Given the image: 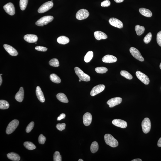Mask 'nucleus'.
Returning <instances> with one entry per match:
<instances>
[{
    "mask_svg": "<svg viewBox=\"0 0 161 161\" xmlns=\"http://www.w3.org/2000/svg\"><path fill=\"white\" fill-rule=\"evenodd\" d=\"M53 160L54 161H62V157L60 153L58 151L55 152L53 156Z\"/></svg>",
    "mask_w": 161,
    "mask_h": 161,
    "instance_id": "36",
    "label": "nucleus"
},
{
    "mask_svg": "<svg viewBox=\"0 0 161 161\" xmlns=\"http://www.w3.org/2000/svg\"><path fill=\"white\" fill-rule=\"evenodd\" d=\"M2 82V79L1 76H0V86L1 85Z\"/></svg>",
    "mask_w": 161,
    "mask_h": 161,
    "instance_id": "48",
    "label": "nucleus"
},
{
    "mask_svg": "<svg viewBox=\"0 0 161 161\" xmlns=\"http://www.w3.org/2000/svg\"><path fill=\"white\" fill-rule=\"evenodd\" d=\"M124 0H114L115 2L117 3H120L122 2Z\"/></svg>",
    "mask_w": 161,
    "mask_h": 161,
    "instance_id": "46",
    "label": "nucleus"
},
{
    "mask_svg": "<svg viewBox=\"0 0 161 161\" xmlns=\"http://www.w3.org/2000/svg\"><path fill=\"white\" fill-rule=\"evenodd\" d=\"M35 49L38 51L44 52L47 51V48L45 47L37 46L35 47Z\"/></svg>",
    "mask_w": 161,
    "mask_h": 161,
    "instance_id": "41",
    "label": "nucleus"
},
{
    "mask_svg": "<svg viewBox=\"0 0 161 161\" xmlns=\"http://www.w3.org/2000/svg\"><path fill=\"white\" fill-rule=\"evenodd\" d=\"M104 140L107 145L113 147L118 146V142L112 135L110 134H106L104 137Z\"/></svg>",
    "mask_w": 161,
    "mask_h": 161,
    "instance_id": "1",
    "label": "nucleus"
},
{
    "mask_svg": "<svg viewBox=\"0 0 161 161\" xmlns=\"http://www.w3.org/2000/svg\"><path fill=\"white\" fill-rule=\"evenodd\" d=\"M105 88V86L104 85L100 84L94 87L91 90L90 94L91 96H94L102 92Z\"/></svg>",
    "mask_w": 161,
    "mask_h": 161,
    "instance_id": "12",
    "label": "nucleus"
},
{
    "mask_svg": "<svg viewBox=\"0 0 161 161\" xmlns=\"http://www.w3.org/2000/svg\"><path fill=\"white\" fill-rule=\"evenodd\" d=\"M109 22L112 26L119 28L123 27V24L122 22L117 19L112 18H110Z\"/></svg>",
    "mask_w": 161,
    "mask_h": 161,
    "instance_id": "13",
    "label": "nucleus"
},
{
    "mask_svg": "<svg viewBox=\"0 0 161 161\" xmlns=\"http://www.w3.org/2000/svg\"><path fill=\"white\" fill-rule=\"evenodd\" d=\"M75 71L79 79L85 82H89L90 80V77L88 75L85 73L79 67H76L74 68Z\"/></svg>",
    "mask_w": 161,
    "mask_h": 161,
    "instance_id": "2",
    "label": "nucleus"
},
{
    "mask_svg": "<svg viewBox=\"0 0 161 161\" xmlns=\"http://www.w3.org/2000/svg\"><path fill=\"white\" fill-rule=\"evenodd\" d=\"M66 117V115L64 113H63L61 114L60 116H59L57 118V121H60L62 119H64Z\"/></svg>",
    "mask_w": 161,
    "mask_h": 161,
    "instance_id": "44",
    "label": "nucleus"
},
{
    "mask_svg": "<svg viewBox=\"0 0 161 161\" xmlns=\"http://www.w3.org/2000/svg\"><path fill=\"white\" fill-rule=\"evenodd\" d=\"M152 38V33H149L146 35L144 39V42L146 44H148L151 41Z\"/></svg>",
    "mask_w": 161,
    "mask_h": 161,
    "instance_id": "37",
    "label": "nucleus"
},
{
    "mask_svg": "<svg viewBox=\"0 0 161 161\" xmlns=\"http://www.w3.org/2000/svg\"><path fill=\"white\" fill-rule=\"evenodd\" d=\"M130 52L132 55L137 59L141 62L144 61V59L139 51L136 48L131 47L130 49Z\"/></svg>",
    "mask_w": 161,
    "mask_h": 161,
    "instance_id": "8",
    "label": "nucleus"
},
{
    "mask_svg": "<svg viewBox=\"0 0 161 161\" xmlns=\"http://www.w3.org/2000/svg\"><path fill=\"white\" fill-rule=\"evenodd\" d=\"M46 140V138L42 134L40 135L38 138L39 143L44 144L45 143Z\"/></svg>",
    "mask_w": 161,
    "mask_h": 161,
    "instance_id": "40",
    "label": "nucleus"
},
{
    "mask_svg": "<svg viewBox=\"0 0 161 161\" xmlns=\"http://www.w3.org/2000/svg\"><path fill=\"white\" fill-rule=\"evenodd\" d=\"M121 75L126 78L127 79H132L133 78V76L129 73L127 71L124 70L121 71Z\"/></svg>",
    "mask_w": 161,
    "mask_h": 161,
    "instance_id": "34",
    "label": "nucleus"
},
{
    "mask_svg": "<svg viewBox=\"0 0 161 161\" xmlns=\"http://www.w3.org/2000/svg\"><path fill=\"white\" fill-rule=\"evenodd\" d=\"M8 158L12 161H18L20 160V157L17 154L14 152H11L7 155Z\"/></svg>",
    "mask_w": 161,
    "mask_h": 161,
    "instance_id": "25",
    "label": "nucleus"
},
{
    "mask_svg": "<svg viewBox=\"0 0 161 161\" xmlns=\"http://www.w3.org/2000/svg\"><path fill=\"white\" fill-rule=\"evenodd\" d=\"M122 101V99L121 98L115 97L112 98L108 100L107 102V104L109 105L110 108H113L121 104Z\"/></svg>",
    "mask_w": 161,
    "mask_h": 161,
    "instance_id": "10",
    "label": "nucleus"
},
{
    "mask_svg": "<svg viewBox=\"0 0 161 161\" xmlns=\"http://www.w3.org/2000/svg\"><path fill=\"white\" fill-rule=\"evenodd\" d=\"M111 5V2L109 0H105L101 3V6L103 7H107Z\"/></svg>",
    "mask_w": 161,
    "mask_h": 161,
    "instance_id": "42",
    "label": "nucleus"
},
{
    "mask_svg": "<svg viewBox=\"0 0 161 161\" xmlns=\"http://www.w3.org/2000/svg\"><path fill=\"white\" fill-rule=\"evenodd\" d=\"M157 41L158 45L161 47V31L159 32L157 34Z\"/></svg>",
    "mask_w": 161,
    "mask_h": 161,
    "instance_id": "43",
    "label": "nucleus"
},
{
    "mask_svg": "<svg viewBox=\"0 0 161 161\" xmlns=\"http://www.w3.org/2000/svg\"><path fill=\"white\" fill-rule=\"evenodd\" d=\"M53 19V17L52 16H44L37 20L35 24L38 26H43L51 22Z\"/></svg>",
    "mask_w": 161,
    "mask_h": 161,
    "instance_id": "3",
    "label": "nucleus"
},
{
    "mask_svg": "<svg viewBox=\"0 0 161 161\" xmlns=\"http://www.w3.org/2000/svg\"><path fill=\"white\" fill-rule=\"evenodd\" d=\"M19 122L17 120L15 119L12 121L8 124L6 128V133L7 134H10L14 132L17 128Z\"/></svg>",
    "mask_w": 161,
    "mask_h": 161,
    "instance_id": "4",
    "label": "nucleus"
},
{
    "mask_svg": "<svg viewBox=\"0 0 161 161\" xmlns=\"http://www.w3.org/2000/svg\"><path fill=\"white\" fill-rule=\"evenodd\" d=\"M112 123L115 126L122 128H126L127 126L126 122L124 120L121 119H114L112 121Z\"/></svg>",
    "mask_w": 161,
    "mask_h": 161,
    "instance_id": "15",
    "label": "nucleus"
},
{
    "mask_svg": "<svg viewBox=\"0 0 161 161\" xmlns=\"http://www.w3.org/2000/svg\"><path fill=\"white\" fill-rule=\"evenodd\" d=\"M51 1L52 2H53V0H52V1Z\"/></svg>",
    "mask_w": 161,
    "mask_h": 161,
    "instance_id": "52",
    "label": "nucleus"
},
{
    "mask_svg": "<svg viewBox=\"0 0 161 161\" xmlns=\"http://www.w3.org/2000/svg\"><path fill=\"white\" fill-rule=\"evenodd\" d=\"M9 103L6 101L1 100H0V109H6L9 108Z\"/></svg>",
    "mask_w": 161,
    "mask_h": 161,
    "instance_id": "30",
    "label": "nucleus"
},
{
    "mask_svg": "<svg viewBox=\"0 0 161 161\" xmlns=\"http://www.w3.org/2000/svg\"><path fill=\"white\" fill-rule=\"evenodd\" d=\"M24 147L28 150H33L36 148V146L33 143L30 142H25L24 143Z\"/></svg>",
    "mask_w": 161,
    "mask_h": 161,
    "instance_id": "29",
    "label": "nucleus"
},
{
    "mask_svg": "<svg viewBox=\"0 0 161 161\" xmlns=\"http://www.w3.org/2000/svg\"><path fill=\"white\" fill-rule=\"evenodd\" d=\"M93 57V52L92 51H89L86 54L84 58V60L85 62L88 63L90 61Z\"/></svg>",
    "mask_w": 161,
    "mask_h": 161,
    "instance_id": "31",
    "label": "nucleus"
},
{
    "mask_svg": "<svg viewBox=\"0 0 161 161\" xmlns=\"http://www.w3.org/2000/svg\"><path fill=\"white\" fill-rule=\"evenodd\" d=\"M57 99L61 102L64 103H68L69 101L66 96L62 93H59L57 95Z\"/></svg>",
    "mask_w": 161,
    "mask_h": 161,
    "instance_id": "23",
    "label": "nucleus"
},
{
    "mask_svg": "<svg viewBox=\"0 0 161 161\" xmlns=\"http://www.w3.org/2000/svg\"><path fill=\"white\" fill-rule=\"evenodd\" d=\"M99 149V145L97 142L94 141L91 144L90 150L91 152L93 153H96Z\"/></svg>",
    "mask_w": 161,
    "mask_h": 161,
    "instance_id": "28",
    "label": "nucleus"
},
{
    "mask_svg": "<svg viewBox=\"0 0 161 161\" xmlns=\"http://www.w3.org/2000/svg\"><path fill=\"white\" fill-rule=\"evenodd\" d=\"M3 8L6 12L8 14L13 16L15 13V8L12 3H9L4 5Z\"/></svg>",
    "mask_w": 161,
    "mask_h": 161,
    "instance_id": "9",
    "label": "nucleus"
},
{
    "mask_svg": "<svg viewBox=\"0 0 161 161\" xmlns=\"http://www.w3.org/2000/svg\"><path fill=\"white\" fill-rule=\"evenodd\" d=\"M24 96V91L23 87L20 88L19 91L17 93L15 96V99L19 102H21L23 100Z\"/></svg>",
    "mask_w": 161,
    "mask_h": 161,
    "instance_id": "20",
    "label": "nucleus"
},
{
    "mask_svg": "<svg viewBox=\"0 0 161 161\" xmlns=\"http://www.w3.org/2000/svg\"><path fill=\"white\" fill-rule=\"evenodd\" d=\"M3 47L6 51L10 55L13 56H16L18 55L17 51L11 46L4 44L3 45Z\"/></svg>",
    "mask_w": 161,
    "mask_h": 161,
    "instance_id": "14",
    "label": "nucleus"
},
{
    "mask_svg": "<svg viewBox=\"0 0 161 161\" xmlns=\"http://www.w3.org/2000/svg\"><path fill=\"white\" fill-rule=\"evenodd\" d=\"M142 127L144 133L147 134L150 131L151 128V123L148 118H145L142 121Z\"/></svg>",
    "mask_w": 161,
    "mask_h": 161,
    "instance_id": "7",
    "label": "nucleus"
},
{
    "mask_svg": "<svg viewBox=\"0 0 161 161\" xmlns=\"http://www.w3.org/2000/svg\"><path fill=\"white\" fill-rule=\"evenodd\" d=\"M79 161H83V160L82 159H79L78 160Z\"/></svg>",
    "mask_w": 161,
    "mask_h": 161,
    "instance_id": "49",
    "label": "nucleus"
},
{
    "mask_svg": "<svg viewBox=\"0 0 161 161\" xmlns=\"http://www.w3.org/2000/svg\"><path fill=\"white\" fill-rule=\"evenodd\" d=\"M92 121V116L90 113L87 112L84 114L83 116V121L86 126H89Z\"/></svg>",
    "mask_w": 161,
    "mask_h": 161,
    "instance_id": "16",
    "label": "nucleus"
},
{
    "mask_svg": "<svg viewBox=\"0 0 161 161\" xmlns=\"http://www.w3.org/2000/svg\"><path fill=\"white\" fill-rule=\"evenodd\" d=\"M95 38L98 40L102 39H106L107 38V35L104 32L97 31L95 32L94 33Z\"/></svg>",
    "mask_w": 161,
    "mask_h": 161,
    "instance_id": "21",
    "label": "nucleus"
},
{
    "mask_svg": "<svg viewBox=\"0 0 161 161\" xmlns=\"http://www.w3.org/2000/svg\"><path fill=\"white\" fill-rule=\"evenodd\" d=\"M53 3L51 1H49L44 3L38 10L39 13H41L46 12L51 9L53 6Z\"/></svg>",
    "mask_w": 161,
    "mask_h": 161,
    "instance_id": "5",
    "label": "nucleus"
},
{
    "mask_svg": "<svg viewBox=\"0 0 161 161\" xmlns=\"http://www.w3.org/2000/svg\"><path fill=\"white\" fill-rule=\"evenodd\" d=\"M24 40L29 43H35L38 40V37L33 34H27L24 37Z\"/></svg>",
    "mask_w": 161,
    "mask_h": 161,
    "instance_id": "18",
    "label": "nucleus"
},
{
    "mask_svg": "<svg viewBox=\"0 0 161 161\" xmlns=\"http://www.w3.org/2000/svg\"><path fill=\"white\" fill-rule=\"evenodd\" d=\"M139 11L143 16L146 17H150L152 16V13L150 10L144 8H141L139 9Z\"/></svg>",
    "mask_w": 161,
    "mask_h": 161,
    "instance_id": "22",
    "label": "nucleus"
},
{
    "mask_svg": "<svg viewBox=\"0 0 161 161\" xmlns=\"http://www.w3.org/2000/svg\"><path fill=\"white\" fill-rule=\"evenodd\" d=\"M2 75V74H1V75Z\"/></svg>",
    "mask_w": 161,
    "mask_h": 161,
    "instance_id": "53",
    "label": "nucleus"
},
{
    "mask_svg": "<svg viewBox=\"0 0 161 161\" xmlns=\"http://www.w3.org/2000/svg\"><path fill=\"white\" fill-rule=\"evenodd\" d=\"M157 145L159 147H161V138L158 140L157 143Z\"/></svg>",
    "mask_w": 161,
    "mask_h": 161,
    "instance_id": "45",
    "label": "nucleus"
},
{
    "mask_svg": "<svg viewBox=\"0 0 161 161\" xmlns=\"http://www.w3.org/2000/svg\"><path fill=\"white\" fill-rule=\"evenodd\" d=\"M34 125V123L32 121L27 126L26 129V131L27 133H29L33 129Z\"/></svg>",
    "mask_w": 161,
    "mask_h": 161,
    "instance_id": "38",
    "label": "nucleus"
},
{
    "mask_svg": "<svg viewBox=\"0 0 161 161\" xmlns=\"http://www.w3.org/2000/svg\"><path fill=\"white\" fill-rule=\"evenodd\" d=\"M117 60V59L116 57L110 55L105 56L102 59V61L106 63H112L116 62Z\"/></svg>",
    "mask_w": 161,
    "mask_h": 161,
    "instance_id": "17",
    "label": "nucleus"
},
{
    "mask_svg": "<svg viewBox=\"0 0 161 161\" xmlns=\"http://www.w3.org/2000/svg\"><path fill=\"white\" fill-rule=\"evenodd\" d=\"M36 94L37 97L41 102L43 103L45 99L43 92L40 87L37 86L36 88Z\"/></svg>",
    "mask_w": 161,
    "mask_h": 161,
    "instance_id": "19",
    "label": "nucleus"
},
{
    "mask_svg": "<svg viewBox=\"0 0 161 161\" xmlns=\"http://www.w3.org/2000/svg\"><path fill=\"white\" fill-rule=\"evenodd\" d=\"M66 127V124L64 123H62V124L58 123L56 126L58 130L62 131V130L65 129Z\"/></svg>",
    "mask_w": 161,
    "mask_h": 161,
    "instance_id": "39",
    "label": "nucleus"
},
{
    "mask_svg": "<svg viewBox=\"0 0 161 161\" xmlns=\"http://www.w3.org/2000/svg\"><path fill=\"white\" fill-rule=\"evenodd\" d=\"M35 44H37V42H35Z\"/></svg>",
    "mask_w": 161,
    "mask_h": 161,
    "instance_id": "54",
    "label": "nucleus"
},
{
    "mask_svg": "<svg viewBox=\"0 0 161 161\" xmlns=\"http://www.w3.org/2000/svg\"><path fill=\"white\" fill-rule=\"evenodd\" d=\"M82 81V80H81V79H79V82H81V81Z\"/></svg>",
    "mask_w": 161,
    "mask_h": 161,
    "instance_id": "51",
    "label": "nucleus"
},
{
    "mask_svg": "<svg viewBox=\"0 0 161 161\" xmlns=\"http://www.w3.org/2000/svg\"><path fill=\"white\" fill-rule=\"evenodd\" d=\"M135 29L137 34L138 35H140L143 34L145 31V28L143 26L137 25L135 26Z\"/></svg>",
    "mask_w": 161,
    "mask_h": 161,
    "instance_id": "26",
    "label": "nucleus"
},
{
    "mask_svg": "<svg viewBox=\"0 0 161 161\" xmlns=\"http://www.w3.org/2000/svg\"><path fill=\"white\" fill-rule=\"evenodd\" d=\"M142 160L141 159L139 158H137L136 159H134V160H132V161H142Z\"/></svg>",
    "mask_w": 161,
    "mask_h": 161,
    "instance_id": "47",
    "label": "nucleus"
},
{
    "mask_svg": "<svg viewBox=\"0 0 161 161\" xmlns=\"http://www.w3.org/2000/svg\"><path fill=\"white\" fill-rule=\"evenodd\" d=\"M89 15V11L87 10L81 9L77 12L76 14V17L79 20L86 19L88 17Z\"/></svg>",
    "mask_w": 161,
    "mask_h": 161,
    "instance_id": "6",
    "label": "nucleus"
},
{
    "mask_svg": "<svg viewBox=\"0 0 161 161\" xmlns=\"http://www.w3.org/2000/svg\"><path fill=\"white\" fill-rule=\"evenodd\" d=\"M57 42L62 45H65L69 43V40L67 37L64 36H61L58 38Z\"/></svg>",
    "mask_w": 161,
    "mask_h": 161,
    "instance_id": "24",
    "label": "nucleus"
},
{
    "mask_svg": "<svg viewBox=\"0 0 161 161\" xmlns=\"http://www.w3.org/2000/svg\"><path fill=\"white\" fill-rule=\"evenodd\" d=\"M49 64L51 66L57 67L60 66L59 62L58 60L56 58H53L51 59L49 62Z\"/></svg>",
    "mask_w": 161,
    "mask_h": 161,
    "instance_id": "33",
    "label": "nucleus"
},
{
    "mask_svg": "<svg viewBox=\"0 0 161 161\" xmlns=\"http://www.w3.org/2000/svg\"><path fill=\"white\" fill-rule=\"evenodd\" d=\"M28 2V0H20V6L22 11H24L26 8Z\"/></svg>",
    "mask_w": 161,
    "mask_h": 161,
    "instance_id": "32",
    "label": "nucleus"
},
{
    "mask_svg": "<svg viewBox=\"0 0 161 161\" xmlns=\"http://www.w3.org/2000/svg\"><path fill=\"white\" fill-rule=\"evenodd\" d=\"M50 80L55 83L59 84L61 82V80L58 76L55 74H52L50 76Z\"/></svg>",
    "mask_w": 161,
    "mask_h": 161,
    "instance_id": "27",
    "label": "nucleus"
},
{
    "mask_svg": "<svg viewBox=\"0 0 161 161\" xmlns=\"http://www.w3.org/2000/svg\"><path fill=\"white\" fill-rule=\"evenodd\" d=\"M160 69H161V63H160Z\"/></svg>",
    "mask_w": 161,
    "mask_h": 161,
    "instance_id": "50",
    "label": "nucleus"
},
{
    "mask_svg": "<svg viewBox=\"0 0 161 161\" xmlns=\"http://www.w3.org/2000/svg\"><path fill=\"white\" fill-rule=\"evenodd\" d=\"M136 75L138 79L145 85H148L150 83V79L147 76L143 73L138 71L136 73Z\"/></svg>",
    "mask_w": 161,
    "mask_h": 161,
    "instance_id": "11",
    "label": "nucleus"
},
{
    "mask_svg": "<svg viewBox=\"0 0 161 161\" xmlns=\"http://www.w3.org/2000/svg\"><path fill=\"white\" fill-rule=\"evenodd\" d=\"M95 70L98 73L104 74L107 72L108 69L105 67H99L96 68Z\"/></svg>",
    "mask_w": 161,
    "mask_h": 161,
    "instance_id": "35",
    "label": "nucleus"
}]
</instances>
